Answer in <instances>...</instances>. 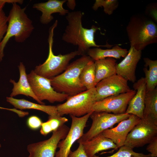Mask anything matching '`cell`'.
I'll return each mask as SVG.
<instances>
[{
    "mask_svg": "<svg viewBox=\"0 0 157 157\" xmlns=\"http://www.w3.org/2000/svg\"><path fill=\"white\" fill-rule=\"evenodd\" d=\"M83 13L80 10L69 12L66 16L68 22L62 40L65 42L77 46V50L82 56L85 55L91 47H105L110 48L114 45L107 42L105 45H98L94 40V34L100 28L92 25L90 28L82 26V18Z\"/></svg>",
    "mask_w": 157,
    "mask_h": 157,
    "instance_id": "cell-1",
    "label": "cell"
},
{
    "mask_svg": "<svg viewBox=\"0 0 157 157\" xmlns=\"http://www.w3.org/2000/svg\"><path fill=\"white\" fill-rule=\"evenodd\" d=\"M18 4H12L7 16V30L0 43V62L4 56L5 47L11 38L14 37L17 42H23L30 37L34 29L32 20L26 13V7L22 8Z\"/></svg>",
    "mask_w": 157,
    "mask_h": 157,
    "instance_id": "cell-2",
    "label": "cell"
},
{
    "mask_svg": "<svg viewBox=\"0 0 157 157\" xmlns=\"http://www.w3.org/2000/svg\"><path fill=\"white\" fill-rule=\"evenodd\" d=\"M92 60L87 55H83L69 64L61 74L50 78L51 85L54 90L69 96L86 90L80 82L79 76L84 66Z\"/></svg>",
    "mask_w": 157,
    "mask_h": 157,
    "instance_id": "cell-3",
    "label": "cell"
},
{
    "mask_svg": "<svg viewBox=\"0 0 157 157\" xmlns=\"http://www.w3.org/2000/svg\"><path fill=\"white\" fill-rule=\"evenodd\" d=\"M131 46L142 51L157 42V26L151 19L142 15H133L126 28Z\"/></svg>",
    "mask_w": 157,
    "mask_h": 157,
    "instance_id": "cell-4",
    "label": "cell"
},
{
    "mask_svg": "<svg viewBox=\"0 0 157 157\" xmlns=\"http://www.w3.org/2000/svg\"><path fill=\"white\" fill-rule=\"evenodd\" d=\"M56 20L50 27L48 40L49 54L47 58L42 64L36 66L34 70L37 75L50 79L63 73L66 69L70 61L77 56L81 55L78 51L68 53L55 55L53 51L54 31L58 25Z\"/></svg>",
    "mask_w": 157,
    "mask_h": 157,
    "instance_id": "cell-5",
    "label": "cell"
},
{
    "mask_svg": "<svg viewBox=\"0 0 157 157\" xmlns=\"http://www.w3.org/2000/svg\"><path fill=\"white\" fill-rule=\"evenodd\" d=\"M95 87L86 90L72 96H69L64 103L57 105L61 116L69 115L80 117L93 112L92 107L96 102Z\"/></svg>",
    "mask_w": 157,
    "mask_h": 157,
    "instance_id": "cell-6",
    "label": "cell"
},
{
    "mask_svg": "<svg viewBox=\"0 0 157 157\" xmlns=\"http://www.w3.org/2000/svg\"><path fill=\"white\" fill-rule=\"evenodd\" d=\"M157 136V122L143 117L128 134L124 145L133 149L143 147Z\"/></svg>",
    "mask_w": 157,
    "mask_h": 157,
    "instance_id": "cell-7",
    "label": "cell"
},
{
    "mask_svg": "<svg viewBox=\"0 0 157 157\" xmlns=\"http://www.w3.org/2000/svg\"><path fill=\"white\" fill-rule=\"evenodd\" d=\"M130 114L124 113L114 114L105 112H93L90 117L92 120L90 128L78 140L82 143L89 140L109 128H112L115 124L127 119Z\"/></svg>",
    "mask_w": 157,
    "mask_h": 157,
    "instance_id": "cell-8",
    "label": "cell"
},
{
    "mask_svg": "<svg viewBox=\"0 0 157 157\" xmlns=\"http://www.w3.org/2000/svg\"><path fill=\"white\" fill-rule=\"evenodd\" d=\"M27 78L34 94L41 102L46 100L51 103L62 102L69 97L56 92L52 86L50 79L37 74L33 70L27 74Z\"/></svg>",
    "mask_w": 157,
    "mask_h": 157,
    "instance_id": "cell-9",
    "label": "cell"
},
{
    "mask_svg": "<svg viewBox=\"0 0 157 157\" xmlns=\"http://www.w3.org/2000/svg\"><path fill=\"white\" fill-rule=\"evenodd\" d=\"M70 128L64 124L53 131L51 136L42 141L28 144V157H55L59 142L66 136Z\"/></svg>",
    "mask_w": 157,
    "mask_h": 157,
    "instance_id": "cell-10",
    "label": "cell"
},
{
    "mask_svg": "<svg viewBox=\"0 0 157 157\" xmlns=\"http://www.w3.org/2000/svg\"><path fill=\"white\" fill-rule=\"evenodd\" d=\"M93 112L80 117L70 115L72 119L71 127L66 137L59 142L58 148L59 149L55 157H68L73 144L84 134L86 123Z\"/></svg>",
    "mask_w": 157,
    "mask_h": 157,
    "instance_id": "cell-11",
    "label": "cell"
},
{
    "mask_svg": "<svg viewBox=\"0 0 157 157\" xmlns=\"http://www.w3.org/2000/svg\"><path fill=\"white\" fill-rule=\"evenodd\" d=\"M136 92L134 90L129 92L110 96L94 104L92 110L97 112H105L114 114L125 113L128 103Z\"/></svg>",
    "mask_w": 157,
    "mask_h": 157,
    "instance_id": "cell-12",
    "label": "cell"
},
{
    "mask_svg": "<svg viewBox=\"0 0 157 157\" xmlns=\"http://www.w3.org/2000/svg\"><path fill=\"white\" fill-rule=\"evenodd\" d=\"M95 87L97 93L96 101L110 96L127 92L132 90L128 85V81L116 74L102 80Z\"/></svg>",
    "mask_w": 157,
    "mask_h": 157,
    "instance_id": "cell-13",
    "label": "cell"
},
{
    "mask_svg": "<svg viewBox=\"0 0 157 157\" xmlns=\"http://www.w3.org/2000/svg\"><path fill=\"white\" fill-rule=\"evenodd\" d=\"M140 119L137 116L131 114L128 118L119 122L115 127L104 131L103 134L112 140L118 149L124 146L128 134Z\"/></svg>",
    "mask_w": 157,
    "mask_h": 157,
    "instance_id": "cell-14",
    "label": "cell"
},
{
    "mask_svg": "<svg viewBox=\"0 0 157 157\" xmlns=\"http://www.w3.org/2000/svg\"><path fill=\"white\" fill-rule=\"evenodd\" d=\"M142 56V51L137 50L131 46L124 58L116 65V74L127 81L135 82V70Z\"/></svg>",
    "mask_w": 157,
    "mask_h": 157,
    "instance_id": "cell-15",
    "label": "cell"
},
{
    "mask_svg": "<svg viewBox=\"0 0 157 157\" xmlns=\"http://www.w3.org/2000/svg\"><path fill=\"white\" fill-rule=\"evenodd\" d=\"M133 88L136 91V92L129 101L125 113L134 115L142 119L143 118V112L146 92L144 78L142 77L134 83Z\"/></svg>",
    "mask_w": 157,
    "mask_h": 157,
    "instance_id": "cell-16",
    "label": "cell"
},
{
    "mask_svg": "<svg viewBox=\"0 0 157 157\" xmlns=\"http://www.w3.org/2000/svg\"><path fill=\"white\" fill-rule=\"evenodd\" d=\"M66 1L65 0H49L45 2L35 3L33 8L42 13L40 18V22L47 24L53 19V14L58 13L60 15L63 16L69 12L68 10L63 7V4Z\"/></svg>",
    "mask_w": 157,
    "mask_h": 157,
    "instance_id": "cell-17",
    "label": "cell"
},
{
    "mask_svg": "<svg viewBox=\"0 0 157 157\" xmlns=\"http://www.w3.org/2000/svg\"><path fill=\"white\" fill-rule=\"evenodd\" d=\"M18 67L19 73L18 81L16 82L12 79L10 80V83L13 85L10 97H13L18 95H24L32 97L40 104L45 105L44 103L40 101L34 94L28 82L25 67L23 63L20 62Z\"/></svg>",
    "mask_w": 157,
    "mask_h": 157,
    "instance_id": "cell-18",
    "label": "cell"
},
{
    "mask_svg": "<svg viewBox=\"0 0 157 157\" xmlns=\"http://www.w3.org/2000/svg\"><path fill=\"white\" fill-rule=\"evenodd\" d=\"M81 143L88 157H92L103 151L111 149H114L113 151L117 149L116 144L110 139L104 136L102 132L90 140Z\"/></svg>",
    "mask_w": 157,
    "mask_h": 157,
    "instance_id": "cell-19",
    "label": "cell"
},
{
    "mask_svg": "<svg viewBox=\"0 0 157 157\" xmlns=\"http://www.w3.org/2000/svg\"><path fill=\"white\" fill-rule=\"evenodd\" d=\"M6 99L7 101L16 109H35L43 112L49 116H60L55 106L37 104L24 99H17L10 97H6Z\"/></svg>",
    "mask_w": 157,
    "mask_h": 157,
    "instance_id": "cell-20",
    "label": "cell"
},
{
    "mask_svg": "<svg viewBox=\"0 0 157 157\" xmlns=\"http://www.w3.org/2000/svg\"><path fill=\"white\" fill-rule=\"evenodd\" d=\"M116 60L112 58H107L94 61L96 84L102 80L116 74Z\"/></svg>",
    "mask_w": 157,
    "mask_h": 157,
    "instance_id": "cell-21",
    "label": "cell"
},
{
    "mask_svg": "<svg viewBox=\"0 0 157 157\" xmlns=\"http://www.w3.org/2000/svg\"><path fill=\"white\" fill-rule=\"evenodd\" d=\"M128 53L127 49L122 48L117 44L110 49H102L99 47L90 48L88 50L87 54L94 61L107 58L119 59L121 57L124 58Z\"/></svg>",
    "mask_w": 157,
    "mask_h": 157,
    "instance_id": "cell-22",
    "label": "cell"
},
{
    "mask_svg": "<svg viewBox=\"0 0 157 157\" xmlns=\"http://www.w3.org/2000/svg\"><path fill=\"white\" fill-rule=\"evenodd\" d=\"M145 63L143 70L145 75L146 92L153 90L157 85V60L143 58Z\"/></svg>",
    "mask_w": 157,
    "mask_h": 157,
    "instance_id": "cell-23",
    "label": "cell"
},
{
    "mask_svg": "<svg viewBox=\"0 0 157 157\" xmlns=\"http://www.w3.org/2000/svg\"><path fill=\"white\" fill-rule=\"evenodd\" d=\"M143 117L150 119L157 122V88L146 93Z\"/></svg>",
    "mask_w": 157,
    "mask_h": 157,
    "instance_id": "cell-24",
    "label": "cell"
},
{
    "mask_svg": "<svg viewBox=\"0 0 157 157\" xmlns=\"http://www.w3.org/2000/svg\"><path fill=\"white\" fill-rule=\"evenodd\" d=\"M94 61L88 62L82 69L79 76L82 84L87 90L95 87V71Z\"/></svg>",
    "mask_w": 157,
    "mask_h": 157,
    "instance_id": "cell-25",
    "label": "cell"
},
{
    "mask_svg": "<svg viewBox=\"0 0 157 157\" xmlns=\"http://www.w3.org/2000/svg\"><path fill=\"white\" fill-rule=\"evenodd\" d=\"M118 4V1L117 0H96L92 8L96 11L99 8L103 7L104 13L110 15L117 8Z\"/></svg>",
    "mask_w": 157,
    "mask_h": 157,
    "instance_id": "cell-26",
    "label": "cell"
},
{
    "mask_svg": "<svg viewBox=\"0 0 157 157\" xmlns=\"http://www.w3.org/2000/svg\"><path fill=\"white\" fill-rule=\"evenodd\" d=\"M133 149L125 146L120 148L118 151L113 155L105 157H151L150 154H145L142 153H137ZM92 157H100L96 155Z\"/></svg>",
    "mask_w": 157,
    "mask_h": 157,
    "instance_id": "cell-27",
    "label": "cell"
},
{
    "mask_svg": "<svg viewBox=\"0 0 157 157\" xmlns=\"http://www.w3.org/2000/svg\"><path fill=\"white\" fill-rule=\"evenodd\" d=\"M47 121L53 131L65 124L68 122V119L66 117L60 116H49Z\"/></svg>",
    "mask_w": 157,
    "mask_h": 157,
    "instance_id": "cell-28",
    "label": "cell"
},
{
    "mask_svg": "<svg viewBox=\"0 0 157 157\" xmlns=\"http://www.w3.org/2000/svg\"><path fill=\"white\" fill-rule=\"evenodd\" d=\"M7 27V16L2 10L0 11V43L5 35Z\"/></svg>",
    "mask_w": 157,
    "mask_h": 157,
    "instance_id": "cell-29",
    "label": "cell"
},
{
    "mask_svg": "<svg viewBox=\"0 0 157 157\" xmlns=\"http://www.w3.org/2000/svg\"><path fill=\"white\" fill-rule=\"evenodd\" d=\"M41 119L36 116L30 117L27 120V124L28 127L32 130H36L41 126L42 123Z\"/></svg>",
    "mask_w": 157,
    "mask_h": 157,
    "instance_id": "cell-30",
    "label": "cell"
},
{
    "mask_svg": "<svg viewBox=\"0 0 157 157\" xmlns=\"http://www.w3.org/2000/svg\"><path fill=\"white\" fill-rule=\"evenodd\" d=\"M147 146L146 150L149 152L151 157H157V136L155 137Z\"/></svg>",
    "mask_w": 157,
    "mask_h": 157,
    "instance_id": "cell-31",
    "label": "cell"
},
{
    "mask_svg": "<svg viewBox=\"0 0 157 157\" xmlns=\"http://www.w3.org/2000/svg\"><path fill=\"white\" fill-rule=\"evenodd\" d=\"M79 146L75 150L72 151L71 150L68 157H88L85 153L83 146L81 143H78Z\"/></svg>",
    "mask_w": 157,
    "mask_h": 157,
    "instance_id": "cell-32",
    "label": "cell"
},
{
    "mask_svg": "<svg viewBox=\"0 0 157 157\" xmlns=\"http://www.w3.org/2000/svg\"><path fill=\"white\" fill-rule=\"evenodd\" d=\"M52 131L51 126L48 121L42 123L40 131V133L42 135L46 136Z\"/></svg>",
    "mask_w": 157,
    "mask_h": 157,
    "instance_id": "cell-33",
    "label": "cell"
},
{
    "mask_svg": "<svg viewBox=\"0 0 157 157\" xmlns=\"http://www.w3.org/2000/svg\"><path fill=\"white\" fill-rule=\"evenodd\" d=\"M23 1L22 0H0V11L3 10V8L6 3H16L22 4Z\"/></svg>",
    "mask_w": 157,
    "mask_h": 157,
    "instance_id": "cell-34",
    "label": "cell"
},
{
    "mask_svg": "<svg viewBox=\"0 0 157 157\" xmlns=\"http://www.w3.org/2000/svg\"><path fill=\"white\" fill-rule=\"evenodd\" d=\"M67 5L70 9L73 10L74 9L76 5L75 1L72 0H67Z\"/></svg>",
    "mask_w": 157,
    "mask_h": 157,
    "instance_id": "cell-35",
    "label": "cell"
},
{
    "mask_svg": "<svg viewBox=\"0 0 157 157\" xmlns=\"http://www.w3.org/2000/svg\"><path fill=\"white\" fill-rule=\"evenodd\" d=\"M0 109L9 110L10 111H11L14 112H15V109L14 108H5L0 107Z\"/></svg>",
    "mask_w": 157,
    "mask_h": 157,
    "instance_id": "cell-36",
    "label": "cell"
},
{
    "mask_svg": "<svg viewBox=\"0 0 157 157\" xmlns=\"http://www.w3.org/2000/svg\"><path fill=\"white\" fill-rule=\"evenodd\" d=\"M1 147V144H0V147Z\"/></svg>",
    "mask_w": 157,
    "mask_h": 157,
    "instance_id": "cell-37",
    "label": "cell"
}]
</instances>
